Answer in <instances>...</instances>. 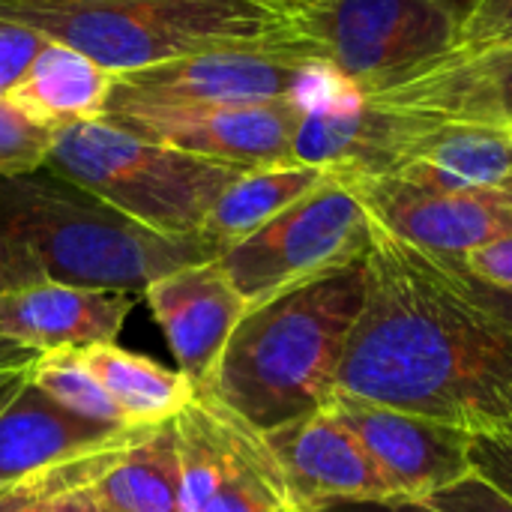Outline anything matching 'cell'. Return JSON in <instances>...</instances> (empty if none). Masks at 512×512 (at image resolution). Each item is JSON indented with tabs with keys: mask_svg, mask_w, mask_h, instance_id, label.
<instances>
[{
	"mask_svg": "<svg viewBox=\"0 0 512 512\" xmlns=\"http://www.w3.org/2000/svg\"><path fill=\"white\" fill-rule=\"evenodd\" d=\"M174 423L186 512H297L267 435L207 387L195 384Z\"/></svg>",
	"mask_w": 512,
	"mask_h": 512,
	"instance_id": "9c48e42d",
	"label": "cell"
},
{
	"mask_svg": "<svg viewBox=\"0 0 512 512\" xmlns=\"http://www.w3.org/2000/svg\"><path fill=\"white\" fill-rule=\"evenodd\" d=\"M81 357L132 429L174 420L195 396V384L180 369H165L114 342L81 348Z\"/></svg>",
	"mask_w": 512,
	"mask_h": 512,
	"instance_id": "44dd1931",
	"label": "cell"
},
{
	"mask_svg": "<svg viewBox=\"0 0 512 512\" xmlns=\"http://www.w3.org/2000/svg\"><path fill=\"white\" fill-rule=\"evenodd\" d=\"M48 512H105V507L93 495L90 483H72L51 495Z\"/></svg>",
	"mask_w": 512,
	"mask_h": 512,
	"instance_id": "d6a6232c",
	"label": "cell"
},
{
	"mask_svg": "<svg viewBox=\"0 0 512 512\" xmlns=\"http://www.w3.org/2000/svg\"><path fill=\"white\" fill-rule=\"evenodd\" d=\"M510 129H512V123H510Z\"/></svg>",
	"mask_w": 512,
	"mask_h": 512,
	"instance_id": "ab89813d",
	"label": "cell"
},
{
	"mask_svg": "<svg viewBox=\"0 0 512 512\" xmlns=\"http://www.w3.org/2000/svg\"><path fill=\"white\" fill-rule=\"evenodd\" d=\"M132 432L72 414L30 381L0 414V489L102 456Z\"/></svg>",
	"mask_w": 512,
	"mask_h": 512,
	"instance_id": "9a60e30c",
	"label": "cell"
},
{
	"mask_svg": "<svg viewBox=\"0 0 512 512\" xmlns=\"http://www.w3.org/2000/svg\"><path fill=\"white\" fill-rule=\"evenodd\" d=\"M54 129L27 117L6 96L0 99V177L36 174L48 165Z\"/></svg>",
	"mask_w": 512,
	"mask_h": 512,
	"instance_id": "cb8c5ba5",
	"label": "cell"
},
{
	"mask_svg": "<svg viewBox=\"0 0 512 512\" xmlns=\"http://www.w3.org/2000/svg\"><path fill=\"white\" fill-rule=\"evenodd\" d=\"M477 0H315L288 15L309 57L375 99L462 45Z\"/></svg>",
	"mask_w": 512,
	"mask_h": 512,
	"instance_id": "8992f818",
	"label": "cell"
},
{
	"mask_svg": "<svg viewBox=\"0 0 512 512\" xmlns=\"http://www.w3.org/2000/svg\"><path fill=\"white\" fill-rule=\"evenodd\" d=\"M372 102L459 123H512V42L456 48Z\"/></svg>",
	"mask_w": 512,
	"mask_h": 512,
	"instance_id": "e0dca14e",
	"label": "cell"
},
{
	"mask_svg": "<svg viewBox=\"0 0 512 512\" xmlns=\"http://www.w3.org/2000/svg\"><path fill=\"white\" fill-rule=\"evenodd\" d=\"M318 512H324V510H318Z\"/></svg>",
	"mask_w": 512,
	"mask_h": 512,
	"instance_id": "f35d334b",
	"label": "cell"
},
{
	"mask_svg": "<svg viewBox=\"0 0 512 512\" xmlns=\"http://www.w3.org/2000/svg\"><path fill=\"white\" fill-rule=\"evenodd\" d=\"M252 3H261V6L276 9V12H282V15H291V12L297 9V0H252Z\"/></svg>",
	"mask_w": 512,
	"mask_h": 512,
	"instance_id": "d590c367",
	"label": "cell"
},
{
	"mask_svg": "<svg viewBox=\"0 0 512 512\" xmlns=\"http://www.w3.org/2000/svg\"><path fill=\"white\" fill-rule=\"evenodd\" d=\"M0 234L24 243L51 282L129 294L222 255L204 231H150L48 168L0 177Z\"/></svg>",
	"mask_w": 512,
	"mask_h": 512,
	"instance_id": "3957f363",
	"label": "cell"
},
{
	"mask_svg": "<svg viewBox=\"0 0 512 512\" xmlns=\"http://www.w3.org/2000/svg\"><path fill=\"white\" fill-rule=\"evenodd\" d=\"M303 3H315V0H297V6H303Z\"/></svg>",
	"mask_w": 512,
	"mask_h": 512,
	"instance_id": "8d00e7d4",
	"label": "cell"
},
{
	"mask_svg": "<svg viewBox=\"0 0 512 512\" xmlns=\"http://www.w3.org/2000/svg\"><path fill=\"white\" fill-rule=\"evenodd\" d=\"M42 45H45V36L0 15V99L24 75V69L30 66V60L36 57Z\"/></svg>",
	"mask_w": 512,
	"mask_h": 512,
	"instance_id": "83f0119b",
	"label": "cell"
},
{
	"mask_svg": "<svg viewBox=\"0 0 512 512\" xmlns=\"http://www.w3.org/2000/svg\"><path fill=\"white\" fill-rule=\"evenodd\" d=\"M351 183L390 237L432 255H468L512 234V192H441L393 177Z\"/></svg>",
	"mask_w": 512,
	"mask_h": 512,
	"instance_id": "8fae6325",
	"label": "cell"
},
{
	"mask_svg": "<svg viewBox=\"0 0 512 512\" xmlns=\"http://www.w3.org/2000/svg\"><path fill=\"white\" fill-rule=\"evenodd\" d=\"M45 168L159 234H198L222 192L246 174L138 138L105 117L60 129Z\"/></svg>",
	"mask_w": 512,
	"mask_h": 512,
	"instance_id": "5b68a950",
	"label": "cell"
},
{
	"mask_svg": "<svg viewBox=\"0 0 512 512\" xmlns=\"http://www.w3.org/2000/svg\"><path fill=\"white\" fill-rule=\"evenodd\" d=\"M447 258L456 261L465 273H471L489 285L512 288V234L483 246V249H474L468 255H447Z\"/></svg>",
	"mask_w": 512,
	"mask_h": 512,
	"instance_id": "4dcf8cb0",
	"label": "cell"
},
{
	"mask_svg": "<svg viewBox=\"0 0 512 512\" xmlns=\"http://www.w3.org/2000/svg\"><path fill=\"white\" fill-rule=\"evenodd\" d=\"M390 177L441 192H512V129L420 114Z\"/></svg>",
	"mask_w": 512,
	"mask_h": 512,
	"instance_id": "ac0fdd59",
	"label": "cell"
},
{
	"mask_svg": "<svg viewBox=\"0 0 512 512\" xmlns=\"http://www.w3.org/2000/svg\"><path fill=\"white\" fill-rule=\"evenodd\" d=\"M324 512H438L420 498H384V501H342Z\"/></svg>",
	"mask_w": 512,
	"mask_h": 512,
	"instance_id": "836d02e7",
	"label": "cell"
},
{
	"mask_svg": "<svg viewBox=\"0 0 512 512\" xmlns=\"http://www.w3.org/2000/svg\"><path fill=\"white\" fill-rule=\"evenodd\" d=\"M117 75L87 54L45 39L24 75L9 87L6 99L36 123L60 132L105 117Z\"/></svg>",
	"mask_w": 512,
	"mask_h": 512,
	"instance_id": "d6986e66",
	"label": "cell"
},
{
	"mask_svg": "<svg viewBox=\"0 0 512 512\" xmlns=\"http://www.w3.org/2000/svg\"><path fill=\"white\" fill-rule=\"evenodd\" d=\"M36 360H39L36 351L0 339V414L24 390V384H30Z\"/></svg>",
	"mask_w": 512,
	"mask_h": 512,
	"instance_id": "1f68e13d",
	"label": "cell"
},
{
	"mask_svg": "<svg viewBox=\"0 0 512 512\" xmlns=\"http://www.w3.org/2000/svg\"><path fill=\"white\" fill-rule=\"evenodd\" d=\"M512 42V0H477L465 27L459 48H486Z\"/></svg>",
	"mask_w": 512,
	"mask_h": 512,
	"instance_id": "f1b7e54d",
	"label": "cell"
},
{
	"mask_svg": "<svg viewBox=\"0 0 512 512\" xmlns=\"http://www.w3.org/2000/svg\"><path fill=\"white\" fill-rule=\"evenodd\" d=\"M30 381L42 393H48L57 405H63L66 411H72L78 417L108 423V426H120V429H132L126 423L123 411L111 402V396L105 393L99 378L84 363L81 351L66 348V351L39 354Z\"/></svg>",
	"mask_w": 512,
	"mask_h": 512,
	"instance_id": "603a6c76",
	"label": "cell"
},
{
	"mask_svg": "<svg viewBox=\"0 0 512 512\" xmlns=\"http://www.w3.org/2000/svg\"><path fill=\"white\" fill-rule=\"evenodd\" d=\"M0 15L87 54L114 75L288 33V15L252 0H129L108 6L0 0Z\"/></svg>",
	"mask_w": 512,
	"mask_h": 512,
	"instance_id": "277c9868",
	"label": "cell"
},
{
	"mask_svg": "<svg viewBox=\"0 0 512 512\" xmlns=\"http://www.w3.org/2000/svg\"><path fill=\"white\" fill-rule=\"evenodd\" d=\"M90 489L111 512H186L177 423L135 429L105 459Z\"/></svg>",
	"mask_w": 512,
	"mask_h": 512,
	"instance_id": "ffe728a7",
	"label": "cell"
},
{
	"mask_svg": "<svg viewBox=\"0 0 512 512\" xmlns=\"http://www.w3.org/2000/svg\"><path fill=\"white\" fill-rule=\"evenodd\" d=\"M375 234L378 222L357 186L330 171L306 198L225 249L219 264L255 309L297 285L363 261Z\"/></svg>",
	"mask_w": 512,
	"mask_h": 512,
	"instance_id": "52a82bcc",
	"label": "cell"
},
{
	"mask_svg": "<svg viewBox=\"0 0 512 512\" xmlns=\"http://www.w3.org/2000/svg\"><path fill=\"white\" fill-rule=\"evenodd\" d=\"M45 279H48V273H45L42 261L24 243L0 234V297L9 291L39 285Z\"/></svg>",
	"mask_w": 512,
	"mask_h": 512,
	"instance_id": "f546056e",
	"label": "cell"
},
{
	"mask_svg": "<svg viewBox=\"0 0 512 512\" xmlns=\"http://www.w3.org/2000/svg\"><path fill=\"white\" fill-rule=\"evenodd\" d=\"M297 512H318L342 501L399 498L360 438L327 408L264 432Z\"/></svg>",
	"mask_w": 512,
	"mask_h": 512,
	"instance_id": "4fadbf2b",
	"label": "cell"
},
{
	"mask_svg": "<svg viewBox=\"0 0 512 512\" xmlns=\"http://www.w3.org/2000/svg\"><path fill=\"white\" fill-rule=\"evenodd\" d=\"M105 512H111V510H105Z\"/></svg>",
	"mask_w": 512,
	"mask_h": 512,
	"instance_id": "74e56055",
	"label": "cell"
},
{
	"mask_svg": "<svg viewBox=\"0 0 512 512\" xmlns=\"http://www.w3.org/2000/svg\"><path fill=\"white\" fill-rule=\"evenodd\" d=\"M300 99L267 105H114L105 120L156 144L237 168L294 165Z\"/></svg>",
	"mask_w": 512,
	"mask_h": 512,
	"instance_id": "30bf717a",
	"label": "cell"
},
{
	"mask_svg": "<svg viewBox=\"0 0 512 512\" xmlns=\"http://www.w3.org/2000/svg\"><path fill=\"white\" fill-rule=\"evenodd\" d=\"M162 327L180 372L204 384L219 363L231 333L246 318L249 303L222 270L219 258L174 270L141 294Z\"/></svg>",
	"mask_w": 512,
	"mask_h": 512,
	"instance_id": "5bb4252c",
	"label": "cell"
},
{
	"mask_svg": "<svg viewBox=\"0 0 512 512\" xmlns=\"http://www.w3.org/2000/svg\"><path fill=\"white\" fill-rule=\"evenodd\" d=\"M321 66L291 33L189 54L117 75L114 105H267L300 99L321 81ZM105 108V111H108Z\"/></svg>",
	"mask_w": 512,
	"mask_h": 512,
	"instance_id": "ba28073f",
	"label": "cell"
},
{
	"mask_svg": "<svg viewBox=\"0 0 512 512\" xmlns=\"http://www.w3.org/2000/svg\"><path fill=\"white\" fill-rule=\"evenodd\" d=\"M339 390L471 435L512 426V327L462 297L438 261L381 225Z\"/></svg>",
	"mask_w": 512,
	"mask_h": 512,
	"instance_id": "6da1fadb",
	"label": "cell"
},
{
	"mask_svg": "<svg viewBox=\"0 0 512 512\" xmlns=\"http://www.w3.org/2000/svg\"><path fill=\"white\" fill-rule=\"evenodd\" d=\"M114 450L84 459V462H75V465H66V468H57V471H48L33 480L15 483L9 489H0V512H48V501L57 489L72 486V483H93V477L99 474V468L105 465V459Z\"/></svg>",
	"mask_w": 512,
	"mask_h": 512,
	"instance_id": "d4e9b609",
	"label": "cell"
},
{
	"mask_svg": "<svg viewBox=\"0 0 512 512\" xmlns=\"http://www.w3.org/2000/svg\"><path fill=\"white\" fill-rule=\"evenodd\" d=\"M135 306V294L108 288H78L63 282H39L0 297V339L48 351H81L114 342Z\"/></svg>",
	"mask_w": 512,
	"mask_h": 512,
	"instance_id": "2e32d148",
	"label": "cell"
},
{
	"mask_svg": "<svg viewBox=\"0 0 512 512\" xmlns=\"http://www.w3.org/2000/svg\"><path fill=\"white\" fill-rule=\"evenodd\" d=\"M468 462L471 471H477L512 498V426L477 432L468 447Z\"/></svg>",
	"mask_w": 512,
	"mask_h": 512,
	"instance_id": "4316f807",
	"label": "cell"
},
{
	"mask_svg": "<svg viewBox=\"0 0 512 512\" xmlns=\"http://www.w3.org/2000/svg\"><path fill=\"white\" fill-rule=\"evenodd\" d=\"M375 459L399 498H426L471 474V432L336 390L327 405Z\"/></svg>",
	"mask_w": 512,
	"mask_h": 512,
	"instance_id": "7c38bea8",
	"label": "cell"
},
{
	"mask_svg": "<svg viewBox=\"0 0 512 512\" xmlns=\"http://www.w3.org/2000/svg\"><path fill=\"white\" fill-rule=\"evenodd\" d=\"M366 288L363 258L249 309L201 387L261 432L324 411Z\"/></svg>",
	"mask_w": 512,
	"mask_h": 512,
	"instance_id": "7a4b0ae2",
	"label": "cell"
},
{
	"mask_svg": "<svg viewBox=\"0 0 512 512\" xmlns=\"http://www.w3.org/2000/svg\"><path fill=\"white\" fill-rule=\"evenodd\" d=\"M12 3H45V6H108V3H129V0H12Z\"/></svg>",
	"mask_w": 512,
	"mask_h": 512,
	"instance_id": "e575fe53",
	"label": "cell"
},
{
	"mask_svg": "<svg viewBox=\"0 0 512 512\" xmlns=\"http://www.w3.org/2000/svg\"><path fill=\"white\" fill-rule=\"evenodd\" d=\"M438 512H512V498L477 471L423 498Z\"/></svg>",
	"mask_w": 512,
	"mask_h": 512,
	"instance_id": "484cf974",
	"label": "cell"
},
{
	"mask_svg": "<svg viewBox=\"0 0 512 512\" xmlns=\"http://www.w3.org/2000/svg\"><path fill=\"white\" fill-rule=\"evenodd\" d=\"M327 174L330 171L324 168L300 162L252 168L222 192L201 231L219 246V252H225L234 243L255 234L258 228H264L282 210L306 198Z\"/></svg>",
	"mask_w": 512,
	"mask_h": 512,
	"instance_id": "7402d4cb",
	"label": "cell"
}]
</instances>
